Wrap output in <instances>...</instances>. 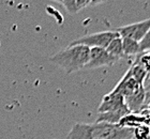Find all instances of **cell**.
<instances>
[{
    "label": "cell",
    "instance_id": "cell-1",
    "mask_svg": "<svg viewBox=\"0 0 150 139\" xmlns=\"http://www.w3.org/2000/svg\"><path fill=\"white\" fill-rule=\"evenodd\" d=\"M90 48L83 45L68 46L50 57V61L63 68L67 74H72L85 68L89 61Z\"/></svg>",
    "mask_w": 150,
    "mask_h": 139
},
{
    "label": "cell",
    "instance_id": "cell-2",
    "mask_svg": "<svg viewBox=\"0 0 150 139\" xmlns=\"http://www.w3.org/2000/svg\"><path fill=\"white\" fill-rule=\"evenodd\" d=\"M90 139H132L133 130L105 122L89 123Z\"/></svg>",
    "mask_w": 150,
    "mask_h": 139
},
{
    "label": "cell",
    "instance_id": "cell-3",
    "mask_svg": "<svg viewBox=\"0 0 150 139\" xmlns=\"http://www.w3.org/2000/svg\"><path fill=\"white\" fill-rule=\"evenodd\" d=\"M119 37V33L114 31H102V32H97V33L87 34L84 37H79L77 40L72 41L69 44L70 46L73 45H83L88 48H93V47H100V48H106L108 44L112 42L114 39Z\"/></svg>",
    "mask_w": 150,
    "mask_h": 139
},
{
    "label": "cell",
    "instance_id": "cell-4",
    "mask_svg": "<svg viewBox=\"0 0 150 139\" xmlns=\"http://www.w3.org/2000/svg\"><path fill=\"white\" fill-rule=\"evenodd\" d=\"M150 30V17L142 22L134 23L131 25L122 26L116 29V32H118L121 37H129L134 41H139L147 34Z\"/></svg>",
    "mask_w": 150,
    "mask_h": 139
},
{
    "label": "cell",
    "instance_id": "cell-5",
    "mask_svg": "<svg viewBox=\"0 0 150 139\" xmlns=\"http://www.w3.org/2000/svg\"><path fill=\"white\" fill-rule=\"evenodd\" d=\"M122 109H129L125 105V97L119 92L112 89L110 93L103 96L101 101L100 105L98 107V112L99 114H104V112H110V111H118Z\"/></svg>",
    "mask_w": 150,
    "mask_h": 139
},
{
    "label": "cell",
    "instance_id": "cell-6",
    "mask_svg": "<svg viewBox=\"0 0 150 139\" xmlns=\"http://www.w3.org/2000/svg\"><path fill=\"white\" fill-rule=\"evenodd\" d=\"M117 62L114 57L107 53L106 49L100 47L90 48L89 61L85 68H98L102 66H112Z\"/></svg>",
    "mask_w": 150,
    "mask_h": 139
},
{
    "label": "cell",
    "instance_id": "cell-7",
    "mask_svg": "<svg viewBox=\"0 0 150 139\" xmlns=\"http://www.w3.org/2000/svg\"><path fill=\"white\" fill-rule=\"evenodd\" d=\"M143 87H144V85L138 83L131 76L130 72L127 71V73L123 75V77L120 79V81L117 83V86L114 88V90L120 93L125 99H127L129 96L133 95L134 93H136Z\"/></svg>",
    "mask_w": 150,
    "mask_h": 139
},
{
    "label": "cell",
    "instance_id": "cell-8",
    "mask_svg": "<svg viewBox=\"0 0 150 139\" xmlns=\"http://www.w3.org/2000/svg\"><path fill=\"white\" fill-rule=\"evenodd\" d=\"M118 125L122 127H127V128H132V130L142 126V125H149L150 126V116L146 114L144 110L139 111V112H129L119 121Z\"/></svg>",
    "mask_w": 150,
    "mask_h": 139
},
{
    "label": "cell",
    "instance_id": "cell-9",
    "mask_svg": "<svg viewBox=\"0 0 150 139\" xmlns=\"http://www.w3.org/2000/svg\"><path fill=\"white\" fill-rule=\"evenodd\" d=\"M56 2L59 3L60 6H62L67 10V12L70 14H76L87 6L99 3L90 1V0H62V1H56Z\"/></svg>",
    "mask_w": 150,
    "mask_h": 139
},
{
    "label": "cell",
    "instance_id": "cell-10",
    "mask_svg": "<svg viewBox=\"0 0 150 139\" xmlns=\"http://www.w3.org/2000/svg\"><path fill=\"white\" fill-rule=\"evenodd\" d=\"M122 39V49L125 54V58L130 57H136L141 55V48H139V43L137 41H134L129 37H121Z\"/></svg>",
    "mask_w": 150,
    "mask_h": 139
},
{
    "label": "cell",
    "instance_id": "cell-11",
    "mask_svg": "<svg viewBox=\"0 0 150 139\" xmlns=\"http://www.w3.org/2000/svg\"><path fill=\"white\" fill-rule=\"evenodd\" d=\"M105 49H106L107 53L110 54L112 57H114L117 61L121 60V59H125V54H123V49H122V39L120 35L117 37L116 39H114V40L108 44V46H107Z\"/></svg>",
    "mask_w": 150,
    "mask_h": 139
},
{
    "label": "cell",
    "instance_id": "cell-12",
    "mask_svg": "<svg viewBox=\"0 0 150 139\" xmlns=\"http://www.w3.org/2000/svg\"><path fill=\"white\" fill-rule=\"evenodd\" d=\"M130 72V74L133 78H134L135 80L137 81L138 83H141V85H144L145 80H146V78H147L148 74L146 70H145L143 66H142L138 62L135 61L133 64L131 65V68L128 70Z\"/></svg>",
    "mask_w": 150,
    "mask_h": 139
},
{
    "label": "cell",
    "instance_id": "cell-13",
    "mask_svg": "<svg viewBox=\"0 0 150 139\" xmlns=\"http://www.w3.org/2000/svg\"><path fill=\"white\" fill-rule=\"evenodd\" d=\"M133 138L134 139H150V126L142 125L133 130Z\"/></svg>",
    "mask_w": 150,
    "mask_h": 139
},
{
    "label": "cell",
    "instance_id": "cell-14",
    "mask_svg": "<svg viewBox=\"0 0 150 139\" xmlns=\"http://www.w3.org/2000/svg\"><path fill=\"white\" fill-rule=\"evenodd\" d=\"M136 62H138L146 70L147 74L150 75V52L141 54Z\"/></svg>",
    "mask_w": 150,
    "mask_h": 139
},
{
    "label": "cell",
    "instance_id": "cell-15",
    "mask_svg": "<svg viewBox=\"0 0 150 139\" xmlns=\"http://www.w3.org/2000/svg\"><path fill=\"white\" fill-rule=\"evenodd\" d=\"M138 43H139V48H141L142 54L150 52V30L148 31L147 34Z\"/></svg>",
    "mask_w": 150,
    "mask_h": 139
},
{
    "label": "cell",
    "instance_id": "cell-16",
    "mask_svg": "<svg viewBox=\"0 0 150 139\" xmlns=\"http://www.w3.org/2000/svg\"><path fill=\"white\" fill-rule=\"evenodd\" d=\"M132 139H134V138H132Z\"/></svg>",
    "mask_w": 150,
    "mask_h": 139
}]
</instances>
